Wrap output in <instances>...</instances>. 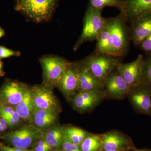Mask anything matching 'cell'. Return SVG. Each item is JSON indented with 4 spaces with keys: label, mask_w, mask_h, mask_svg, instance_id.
<instances>
[{
    "label": "cell",
    "mask_w": 151,
    "mask_h": 151,
    "mask_svg": "<svg viewBox=\"0 0 151 151\" xmlns=\"http://www.w3.org/2000/svg\"><path fill=\"white\" fill-rule=\"evenodd\" d=\"M89 5L101 10L106 7H113L122 12L124 8V0H89Z\"/></svg>",
    "instance_id": "cell-24"
},
{
    "label": "cell",
    "mask_w": 151,
    "mask_h": 151,
    "mask_svg": "<svg viewBox=\"0 0 151 151\" xmlns=\"http://www.w3.org/2000/svg\"><path fill=\"white\" fill-rule=\"evenodd\" d=\"M61 147L62 151H82L80 147L64 139Z\"/></svg>",
    "instance_id": "cell-28"
},
{
    "label": "cell",
    "mask_w": 151,
    "mask_h": 151,
    "mask_svg": "<svg viewBox=\"0 0 151 151\" xmlns=\"http://www.w3.org/2000/svg\"><path fill=\"white\" fill-rule=\"evenodd\" d=\"M20 55V52L14 51L5 47L0 46V59L7 58L11 56L18 57Z\"/></svg>",
    "instance_id": "cell-27"
},
{
    "label": "cell",
    "mask_w": 151,
    "mask_h": 151,
    "mask_svg": "<svg viewBox=\"0 0 151 151\" xmlns=\"http://www.w3.org/2000/svg\"><path fill=\"white\" fill-rule=\"evenodd\" d=\"M43 139L52 148H58L64 140L63 127L55 126L46 130Z\"/></svg>",
    "instance_id": "cell-21"
},
{
    "label": "cell",
    "mask_w": 151,
    "mask_h": 151,
    "mask_svg": "<svg viewBox=\"0 0 151 151\" xmlns=\"http://www.w3.org/2000/svg\"><path fill=\"white\" fill-rule=\"evenodd\" d=\"M52 149V148H47L40 146H36L34 151H50Z\"/></svg>",
    "instance_id": "cell-32"
},
{
    "label": "cell",
    "mask_w": 151,
    "mask_h": 151,
    "mask_svg": "<svg viewBox=\"0 0 151 151\" xmlns=\"http://www.w3.org/2000/svg\"><path fill=\"white\" fill-rule=\"evenodd\" d=\"M0 150L1 151H30L28 149H22L12 147L9 146L4 145L3 144H0Z\"/></svg>",
    "instance_id": "cell-30"
},
{
    "label": "cell",
    "mask_w": 151,
    "mask_h": 151,
    "mask_svg": "<svg viewBox=\"0 0 151 151\" xmlns=\"http://www.w3.org/2000/svg\"><path fill=\"white\" fill-rule=\"evenodd\" d=\"M135 151H151V149H142L140 150H136Z\"/></svg>",
    "instance_id": "cell-35"
},
{
    "label": "cell",
    "mask_w": 151,
    "mask_h": 151,
    "mask_svg": "<svg viewBox=\"0 0 151 151\" xmlns=\"http://www.w3.org/2000/svg\"><path fill=\"white\" fill-rule=\"evenodd\" d=\"M34 109H44L60 113L61 107L59 100L53 91V88L44 84L30 87Z\"/></svg>",
    "instance_id": "cell-7"
},
{
    "label": "cell",
    "mask_w": 151,
    "mask_h": 151,
    "mask_svg": "<svg viewBox=\"0 0 151 151\" xmlns=\"http://www.w3.org/2000/svg\"><path fill=\"white\" fill-rule=\"evenodd\" d=\"M79 73L78 62H70L65 73L57 84L56 87L68 100L79 91Z\"/></svg>",
    "instance_id": "cell-12"
},
{
    "label": "cell",
    "mask_w": 151,
    "mask_h": 151,
    "mask_svg": "<svg viewBox=\"0 0 151 151\" xmlns=\"http://www.w3.org/2000/svg\"><path fill=\"white\" fill-rule=\"evenodd\" d=\"M112 39V55L122 58L128 51L129 44V27L127 20L122 12L118 16L108 18Z\"/></svg>",
    "instance_id": "cell-3"
},
{
    "label": "cell",
    "mask_w": 151,
    "mask_h": 151,
    "mask_svg": "<svg viewBox=\"0 0 151 151\" xmlns=\"http://www.w3.org/2000/svg\"><path fill=\"white\" fill-rule=\"evenodd\" d=\"M124 14L127 21L133 20L142 15L151 12V0H124Z\"/></svg>",
    "instance_id": "cell-17"
},
{
    "label": "cell",
    "mask_w": 151,
    "mask_h": 151,
    "mask_svg": "<svg viewBox=\"0 0 151 151\" xmlns=\"http://www.w3.org/2000/svg\"><path fill=\"white\" fill-rule=\"evenodd\" d=\"M96 40L97 44L94 52L112 55V39L108 19H106L105 26Z\"/></svg>",
    "instance_id": "cell-19"
},
{
    "label": "cell",
    "mask_w": 151,
    "mask_h": 151,
    "mask_svg": "<svg viewBox=\"0 0 151 151\" xmlns=\"http://www.w3.org/2000/svg\"><path fill=\"white\" fill-rule=\"evenodd\" d=\"M130 88L116 68L105 80L103 92L105 97L113 100H122L127 97Z\"/></svg>",
    "instance_id": "cell-8"
},
{
    "label": "cell",
    "mask_w": 151,
    "mask_h": 151,
    "mask_svg": "<svg viewBox=\"0 0 151 151\" xmlns=\"http://www.w3.org/2000/svg\"><path fill=\"white\" fill-rule=\"evenodd\" d=\"M141 83L151 87V54L144 59Z\"/></svg>",
    "instance_id": "cell-25"
},
{
    "label": "cell",
    "mask_w": 151,
    "mask_h": 151,
    "mask_svg": "<svg viewBox=\"0 0 151 151\" xmlns=\"http://www.w3.org/2000/svg\"><path fill=\"white\" fill-rule=\"evenodd\" d=\"M58 0H16L15 9L32 21L42 22L50 19Z\"/></svg>",
    "instance_id": "cell-1"
},
{
    "label": "cell",
    "mask_w": 151,
    "mask_h": 151,
    "mask_svg": "<svg viewBox=\"0 0 151 151\" xmlns=\"http://www.w3.org/2000/svg\"><path fill=\"white\" fill-rule=\"evenodd\" d=\"M101 138L102 150H128L132 146L131 139L118 131L106 132L101 135Z\"/></svg>",
    "instance_id": "cell-15"
},
{
    "label": "cell",
    "mask_w": 151,
    "mask_h": 151,
    "mask_svg": "<svg viewBox=\"0 0 151 151\" xmlns=\"http://www.w3.org/2000/svg\"><path fill=\"white\" fill-rule=\"evenodd\" d=\"M101 151H128V150H102Z\"/></svg>",
    "instance_id": "cell-36"
},
{
    "label": "cell",
    "mask_w": 151,
    "mask_h": 151,
    "mask_svg": "<svg viewBox=\"0 0 151 151\" xmlns=\"http://www.w3.org/2000/svg\"><path fill=\"white\" fill-rule=\"evenodd\" d=\"M139 45L146 53L151 54V34L143 40Z\"/></svg>",
    "instance_id": "cell-29"
},
{
    "label": "cell",
    "mask_w": 151,
    "mask_h": 151,
    "mask_svg": "<svg viewBox=\"0 0 151 151\" xmlns=\"http://www.w3.org/2000/svg\"><path fill=\"white\" fill-rule=\"evenodd\" d=\"M0 116L6 120L12 119L20 124L22 119L19 116L14 108L12 107L6 105H1Z\"/></svg>",
    "instance_id": "cell-26"
},
{
    "label": "cell",
    "mask_w": 151,
    "mask_h": 151,
    "mask_svg": "<svg viewBox=\"0 0 151 151\" xmlns=\"http://www.w3.org/2000/svg\"><path fill=\"white\" fill-rule=\"evenodd\" d=\"M144 59L143 55H140L134 61L128 63H120L116 67L131 88L141 83Z\"/></svg>",
    "instance_id": "cell-13"
},
{
    "label": "cell",
    "mask_w": 151,
    "mask_h": 151,
    "mask_svg": "<svg viewBox=\"0 0 151 151\" xmlns=\"http://www.w3.org/2000/svg\"><path fill=\"white\" fill-rule=\"evenodd\" d=\"M8 122L6 119L0 116V132H4L7 129Z\"/></svg>",
    "instance_id": "cell-31"
},
{
    "label": "cell",
    "mask_w": 151,
    "mask_h": 151,
    "mask_svg": "<svg viewBox=\"0 0 151 151\" xmlns=\"http://www.w3.org/2000/svg\"><path fill=\"white\" fill-rule=\"evenodd\" d=\"M44 133L43 131L31 124L9 132L6 135L5 138L14 147L28 149L36 142L43 138Z\"/></svg>",
    "instance_id": "cell-6"
},
{
    "label": "cell",
    "mask_w": 151,
    "mask_h": 151,
    "mask_svg": "<svg viewBox=\"0 0 151 151\" xmlns=\"http://www.w3.org/2000/svg\"><path fill=\"white\" fill-rule=\"evenodd\" d=\"M43 71V83L45 86L53 88L57 84L70 62L63 58L47 55L39 60Z\"/></svg>",
    "instance_id": "cell-5"
},
{
    "label": "cell",
    "mask_w": 151,
    "mask_h": 151,
    "mask_svg": "<svg viewBox=\"0 0 151 151\" xmlns=\"http://www.w3.org/2000/svg\"><path fill=\"white\" fill-rule=\"evenodd\" d=\"M82 151H99L102 149L101 135L90 134L87 135L80 146Z\"/></svg>",
    "instance_id": "cell-23"
},
{
    "label": "cell",
    "mask_w": 151,
    "mask_h": 151,
    "mask_svg": "<svg viewBox=\"0 0 151 151\" xmlns=\"http://www.w3.org/2000/svg\"><path fill=\"white\" fill-rule=\"evenodd\" d=\"M1 105H0V111H1Z\"/></svg>",
    "instance_id": "cell-37"
},
{
    "label": "cell",
    "mask_w": 151,
    "mask_h": 151,
    "mask_svg": "<svg viewBox=\"0 0 151 151\" xmlns=\"http://www.w3.org/2000/svg\"><path fill=\"white\" fill-rule=\"evenodd\" d=\"M14 109L22 121L30 122L34 107L32 100L30 87L22 101L15 106Z\"/></svg>",
    "instance_id": "cell-20"
},
{
    "label": "cell",
    "mask_w": 151,
    "mask_h": 151,
    "mask_svg": "<svg viewBox=\"0 0 151 151\" xmlns=\"http://www.w3.org/2000/svg\"><path fill=\"white\" fill-rule=\"evenodd\" d=\"M127 97L138 113L151 116V87L141 83L130 88Z\"/></svg>",
    "instance_id": "cell-10"
},
{
    "label": "cell",
    "mask_w": 151,
    "mask_h": 151,
    "mask_svg": "<svg viewBox=\"0 0 151 151\" xmlns=\"http://www.w3.org/2000/svg\"><path fill=\"white\" fill-rule=\"evenodd\" d=\"M105 98L103 92L79 91L73 94L69 100L76 111L84 113L92 111Z\"/></svg>",
    "instance_id": "cell-11"
},
{
    "label": "cell",
    "mask_w": 151,
    "mask_h": 151,
    "mask_svg": "<svg viewBox=\"0 0 151 151\" xmlns=\"http://www.w3.org/2000/svg\"><path fill=\"white\" fill-rule=\"evenodd\" d=\"M5 33L4 31L0 27V38L4 36L5 35Z\"/></svg>",
    "instance_id": "cell-34"
},
{
    "label": "cell",
    "mask_w": 151,
    "mask_h": 151,
    "mask_svg": "<svg viewBox=\"0 0 151 151\" xmlns=\"http://www.w3.org/2000/svg\"><path fill=\"white\" fill-rule=\"evenodd\" d=\"M64 139L80 147V145L89 133L78 127L70 126L63 127Z\"/></svg>",
    "instance_id": "cell-22"
},
{
    "label": "cell",
    "mask_w": 151,
    "mask_h": 151,
    "mask_svg": "<svg viewBox=\"0 0 151 151\" xmlns=\"http://www.w3.org/2000/svg\"><path fill=\"white\" fill-rule=\"evenodd\" d=\"M86 68L102 85L108 76L116 68L121 58L94 52L78 62Z\"/></svg>",
    "instance_id": "cell-2"
},
{
    "label": "cell",
    "mask_w": 151,
    "mask_h": 151,
    "mask_svg": "<svg viewBox=\"0 0 151 151\" xmlns=\"http://www.w3.org/2000/svg\"><path fill=\"white\" fill-rule=\"evenodd\" d=\"M5 75V72L3 70V63L0 60V76H3Z\"/></svg>",
    "instance_id": "cell-33"
},
{
    "label": "cell",
    "mask_w": 151,
    "mask_h": 151,
    "mask_svg": "<svg viewBox=\"0 0 151 151\" xmlns=\"http://www.w3.org/2000/svg\"><path fill=\"white\" fill-rule=\"evenodd\" d=\"M131 40L136 46L151 34V12L144 14L130 22Z\"/></svg>",
    "instance_id": "cell-14"
},
{
    "label": "cell",
    "mask_w": 151,
    "mask_h": 151,
    "mask_svg": "<svg viewBox=\"0 0 151 151\" xmlns=\"http://www.w3.org/2000/svg\"><path fill=\"white\" fill-rule=\"evenodd\" d=\"M29 88L19 81H6L0 89V105L15 107L22 101Z\"/></svg>",
    "instance_id": "cell-9"
},
{
    "label": "cell",
    "mask_w": 151,
    "mask_h": 151,
    "mask_svg": "<svg viewBox=\"0 0 151 151\" xmlns=\"http://www.w3.org/2000/svg\"><path fill=\"white\" fill-rule=\"evenodd\" d=\"M59 113L50 110L34 109L30 122L36 128L45 132L56 126Z\"/></svg>",
    "instance_id": "cell-16"
},
{
    "label": "cell",
    "mask_w": 151,
    "mask_h": 151,
    "mask_svg": "<svg viewBox=\"0 0 151 151\" xmlns=\"http://www.w3.org/2000/svg\"><path fill=\"white\" fill-rule=\"evenodd\" d=\"M102 10L88 5L83 19V28L81 35L74 45L76 51L84 42L97 40L106 24V19L102 14Z\"/></svg>",
    "instance_id": "cell-4"
},
{
    "label": "cell",
    "mask_w": 151,
    "mask_h": 151,
    "mask_svg": "<svg viewBox=\"0 0 151 151\" xmlns=\"http://www.w3.org/2000/svg\"><path fill=\"white\" fill-rule=\"evenodd\" d=\"M79 64V91L103 92V86L87 68Z\"/></svg>",
    "instance_id": "cell-18"
}]
</instances>
